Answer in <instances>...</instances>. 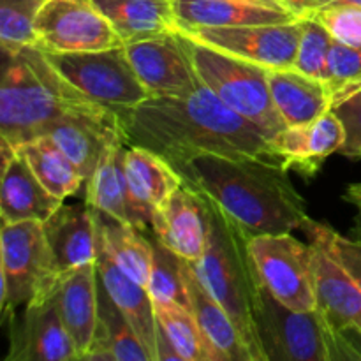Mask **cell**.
<instances>
[{
    "mask_svg": "<svg viewBox=\"0 0 361 361\" xmlns=\"http://www.w3.org/2000/svg\"><path fill=\"white\" fill-rule=\"evenodd\" d=\"M201 200L207 212V247L201 259L190 264L236 324L252 361H267L257 330L264 284L250 254V236L212 201Z\"/></svg>",
    "mask_w": 361,
    "mask_h": 361,
    "instance_id": "4",
    "label": "cell"
},
{
    "mask_svg": "<svg viewBox=\"0 0 361 361\" xmlns=\"http://www.w3.org/2000/svg\"><path fill=\"white\" fill-rule=\"evenodd\" d=\"M277 2L286 11H289L296 20H302V18L312 16L319 9L337 2V0H277Z\"/></svg>",
    "mask_w": 361,
    "mask_h": 361,
    "instance_id": "39",
    "label": "cell"
},
{
    "mask_svg": "<svg viewBox=\"0 0 361 361\" xmlns=\"http://www.w3.org/2000/svg\"><path fill=\"white\" fill-rule=\"evenodd\" d=\"M83 361H152L129 321L99 281V321Z\"/></svg>",
    "mask_w": 361,
    "mask_h": 361,
    "instance_id": "27",
    "label": "cell"
},
{
    "mask_svg": "<svg viewBox=\"0 0 361 361\" xmlns=\"http://www.w3.org/2000/svg\"><path fill=\"white\" fill-rule=\"evenodd\" d=\"M309 233L310 242H316L323 247L335 261L342 267V270L358 284L361 289V242L356 238H348L344 235H338L337 231L326 224H319L316 221H310L305 228Z\"/></svg>",
    "mask_w": 361,
    "mask_h": 361,
    "instance_id": "35",
    "label": "cell"
},
{
    "mask_svg": "<svg viewBox=\"0 0 361 361\" xmlns=\"http://www.w3.org/2000/svg\"><path fill=\"white\" fill-rule=\"evenodd\" d=\"M157 326L182 361H226L197 324L192 310L176 302H154Z\"/></svg>",
    "mask_w": 361,
    "mask_h": 361,
    "instance_id": "30",
    "label": "cell"
},
{
    "mask_svg": "<svg viewBox=\"0 0 361 361\" xmlns=\"http://www.w3.org/2000/svg\"><path fill=\"white\" fill-rule=\"evenodd\" d=\"M178 32L267 69H291L302 37V20L275 25L180 28Z\"/></svg>",
    "mask_w": 361,
    "mask_h": 361,
    "instance_id": "11",
    "label": "cell"
},
{
    "mask_svg": "<svg viewBox=\"0 0 361 361\" xmlns=\"http://www.w3.org/2000/svg\"><path fill=\"white\" fill-rule=\"evenodd\" d=\"M62 203V200L53 196L42 185L20 150L7 164L2 166V189H0L2 222H44L59 210Z\"/></svg>",
    "mask_w": 361,
    "mask_h": 361,
    "instance_id": "22",
    "label": "cell"
},
{
    "mask_svg": "<svg viewBox=\"0 0 361 361\" xmlns=\"http://www.w3.org/2000/svg\"><path fill=\"white\" fill-rule=\"evenodd\" d=\"M55 281L51 254H49L42 222H2V233H0L2 319H14L18 310L44 298Z\"/></svg>",
    "mask_w": 361,
    "mask_h": 361,
    "instance_id": "6",
    "label": "cell"
},
{
    "mask_svg": "<svg viewBox=\"0 0 361 361\" xmlns=\"http://www.w3.org/2000/svg\"><path fill=\"white\" fill-rule=\"evenodd\" d=\"M123 175L129 192L133 224L145 231L169 197L183 185L180 173L166 159L137 145H127L123 152Z\"/></svg>",
    "mask_w": 361,
    "mask_h": 361,
    "instance_id": "13",
    "label": "cell"
},
{
    "mask_svg": "<svg viewBox=\"0 0 361 361\" xmlns=\"http://www.w3.org/2000/svg\"><path fill=\"white\" fill-rule=\"evenodd\" d=\"M48 59L74 88L120 118L150 99L137 80L126 46L85 53H48Z\"/></svg>",
    "mask_w": 361,
    "mask_h": 361,
    "instance_id": "7",
    "label": "cell"
},
{
    "mask_svg": "<svg viewBox=\"0 0 361 361\" xmlns=\"http://www.w3.org/2000/svg\"><path fill=\"white\" fill-rule=\"evenodd\" d=\"M46 0H0V46L2 53H16L25 46H37L39 13Z\"/></svg>",
    "mask_w": 361,
    "mask_h": 361,
    "instance_id": "32",
    "label": "cell"
},
{
    "mask_svg": "<svg viewBox=\"0 0 361 361\" xmlns=\"http://www.w3.org/2000/svg\"><path fill=\"white\" fill-rule=\"evenodd\" d=\"M101 108L59 73L41 46L4 53L0 137L13 147L44 136L63 116Z\"/></svg>",
    "mask_w": 361,
    "mask_h": 361,
    "instance_id": "3",
    "label": "cell"
},
{
    "mask_svg": "<svg viewBox=\"0 0 361 361\" xmlns=\"http://www.w3.org/2000/svg\"><path fill=\"white\" fill-rule=\"evenodd\" d=\"M123 46L178 32L173 0H94Z\"/></svg>",
    "mask_w": 361,
    "mask_h": 361,
    "instance_id": "25",
    "label": "cell"
},
{
    "mask_svg": "<svg viewBox=\"0 0 361 361\" xmlns=\"http://www.w3.org/2000/svg\"><path fill=\"white\" fill-rule=\"evenodd\" d=\"M97 274L102 288L108 291L113 302L116 303L130 326L136 331L137 338L145 345L152 361H157L159 328L154 310V300L148 293L147 286L130 279L109 254L97 242Z\"/></svg>",
    "mask_w": 361,
    "mask_h": 361,
    "instance_id": "21",
    "label": "cell"
},
{
    "mask_svg": "<svg viewBox=\"0 0 361 361\" xmlns=\"http://www.w3.org/2000/svg\"><path fill=\"white\" fill-rule=\"evenodd\" d=\"M44 136L51 137L62 148L85 180L90 178L102 155L116 141H127L122 118L108 108L63 116L49 127Z\"/></svg>",
    "mask_w": 361,
    "mask_h": 361,
    "instance_id": "14",
    "label": "cell"
},
{
    "mask_svg": "<svg viewBox=\"0 0 361 361\" xmlns=\"http://www.w3.org/2000/svg\"><path fill=\"white\" fill-rule=\"evenodd\" d=\"M356 215H355V224H353V229H351V235L353 238L360 240L361 242V208H356Z\"/></svg>",
    "mask_w": 361,
    "mask_h": 361,
    "instance_id": "41",
    "label": "cell"
},
{
    "mask_svg": "<svg viewBox=\"0 0 361 361\" xmlns=\"http://www.w3.org/2000/svg\"><path fill=\"white\" fill-rule=\"evenodd\" d=\"M261 281L282 305L300 312L316 310L312 245L291 233L252 236L249 242Z\"/></svg>",
    "mask_w": 361,
    "mask_h": 361,
    "instance_id": "8",
    "label": "cell"
},
{
    "mask_svg": "<svg viewBox=\"0 0 361 361\" xmlns=\"http://www.w3.org/2000/svg\"><path fill=\"white\" fill-rule=\"evenodd\" d=\"M247 2H254V4H261V6L267 7H274V9H284L277 0H247Z\"/></svg>",
    "mask_w": 361,
    "mask_h": 361,
    "instance_id": "42",
    "label": "cell"
},
{
    "mask_svg": "<svg viewBox=\"0 0 361 361\" xmlns=\"http://www.w3.org/2000/svg\"><path fill=\"white\" fill-rule=\"evenodd\" d=\"M182 271L189 307L208 341L224 355L226 361H252L236 324L224 307L204 289L189 261L183 259Z\"/></svg>",
    "mask_w": 361,
    "mask_h": 361,
    "instance_id": "26",
    "label": "cell"
},
{
    "mask_svg": "<svg viewBox=\"0 0 361 361\" xmlns=\"http://www.w3.org/2000/svg\"><path fill=\"white\" fill-rule=\"evenodd\" d=\"M152 231L182 259L200 261L207 247V212L200 194L183 183L155 215Z\"/></svg>",
    "mask_w": 361,
    "mask_h": 361,
    "instance_id": "20",
    "label": "cell"
},
{
    "mask_svg": "<svg viewBox=\"0 0 361 361\" xmlns=\"http://www.w3.org/2000/svg\"><path fill=\"white\" fill-rule=\"evenodd\" d=\"M7 361H78L80 353L49 296L23 309V319L13 321Z\"/></svg>",
    "mask_w": 361,
    "mask_h": 361,
    "instance_id": "15",
    "label": "cell"
},
{
    "mask_svg": "<svg viewBox=\"0 0 361 361\" xmlns=\"http://www.w3.org/2000/svg\"><path fill=\"white\" fill-rule=\"evenodd\" d=\"M126 51L150 97H183L203 85L180 32L130 42Z\"/></svg>",
    "mask_w": 361,
    "mask_h": 361,
    "instance_id": "12",
    "label": "cell"
},
{
    "mask_svg": "<svg viewBox=\"0 0 361 361\" xmlns=\"http://www.w3.org/2000/svg\"><path fill=\"white\" fill-rule=\"evenodd\" d=\"M345 141V129L334 109L314 122L284 127L270 140L275 154L288 171L302 176L316 175L330 155L338 154Z\"/></svg>",
    "mask_w": 361,
    "mask_h": 361,
    "instance_id": "16",
    "label": "cell"
},
{
    "mask_svg": "<svg viewBox=\"0 0 361 361\" xmlns=\"http://www.w3.org/2000/svg\"><path fill=\"white\" fill-rule=\"evenodd\" d=\"M312 18L330 32L334 41L348 46H361V6L337 0L317 11Z\"/></svg>",
    "mask_w": 361,
    "mask_h": 361,
    "instance_id": "37",
    "label": "cell"
},
{
    "mask_svg": "<svg viewBox=\"0 0 361 361\" xmlns=\"http://www.w3.org/2000/svg\"><path fill=\"white\" fill-rule=\"evenodd\" d=\"M328 87L334 94V104L361 90V46H348L334 41Z\"/></svg>",
    "mask_w": 361,
    "mask_h": 361,
    "instance_id": "36",
    "label": "cell"
},
{
    "mask_svg": "<svg viewBox=\"0 0 361 361\" xmlns=\"http://www.w3.org/2000/svg\"><path fill=\"white\" fill-rule=\"evenodd\" d=\"M344 200L349 201L351 204H355L356 208H361V183H353L345 189Z\"/></svg>",
    "mask_w": 361,
    "mask_h": 361,
    "instance_id": "40",
    "label": "cell"
},
{
    "mask_svg": "<svg viewBox=\"0 0 361 361\" xmlns=\"http://www.w3.org/2000/svg\"><path fill=\"white\" fill-rule=\"evenodd\" d=\"M338 2H348V4H356V6H361V0H338Z\"/></svg>",
    "mask_w": 361,
    "mask_h": 361,
    "instance_id": "43",
    "label": "cell"
},
{
    "mask_svg": "<svg viewBox=\"0 0 361 361\" xmlns=\"http://www.w3.org/2000/svg\"><path fill=\"white\" fill-rule=\"evenodd\" d=\"M122 123L127 143L155 152L173 168L201 154L282 166L270 140L207 85L183 97L147 99Z\"/></svg>",
    "mask_w": 361,
    "mask_h": 361,
    "instance_id": "1",
    "label": "cell"
},
{
    "mask_svg": "<svg viewBox=\"0 0 361 361\" xmlns=\"http://www.w3.org/2000/svg\"><path fill=\"white\" fill-rule=\"evenodd\" d=\"M127 145V141H116L102 155L87 180V203L115 221L133 224L129 192L123 175V152Z\"/></svg>",
    "mask_w": 361,
    "mask_h": 361,
    "instance_id": "29",
    "label": "cell"
},
{
    "mask_svg": "<svg viewBox=\"0 0 361 361\" xmlns=\"http://www.w3.org/2000/svg\"><path fill=\"white\" fill-rule=\"evenodd\" d=\"M94 214L99 245L130 279L147 286L150 279L152 259H154L152 242L141 235V229H137L136 226L115 221L95 208Z\"/></svg>",
    "mask_w": 361,
    "mask_h": 361,
    "instance_id": "28",
    "label": "cell"
},
{
    "mask_svg": "<svg viewBox=\"0 0 361 361\" xmlns=\"http://www.w3.org/2000/svg\"><path fill=\"white\" fill-rule=\"evenodd\" d=\"M35 34L37 46L48 53H85L123 46L94 0H46Z\"/></svg>",
    "mask_w": 361,
    "mask_h": 361,
    "instance_id": "10",
    "label": "cell"
},
{
    "mask_svg": "<svg viewBox=\"0 0 361 361\" xmlns=\"http://www.w3.org/2000/svg\"><path fill=\"white\" fill-rule=\"evenodd\" d=\"M180 28L242 27L295 21L289 11L274 9L247 0H173Z\"/></svg>",
    "mask_w": 361,
    "mask_h": 361,
    "instance_id": "24",
    "label": "cell"
},
{
    "mask_svg": "<svg viewBox=\"0 0 361 361\" xmlns=\"http://www.w3.org/2000/svg\"><path fill=\"white\" fill-rule=\"evenodd\" d=\"M310 245L317 296L316 309L324 317L334 351L337 337L361 331V289L323 247L316 242H310Z\"/></svg>",
    "mask_w": 361,
    "mask_h": 361,
    "instance_id": "17",
    "label": "cell"
},
{
    "mask_svg": "<svg viewBox=\"0 0 361 361\" xmlns=\"http://www.w3.org/2000/svg\"><path fill=\"white\" fill-rule=\"evenodd\" d=\"M267 361H331L330 335L319 310L300 312L282 305L264 286L257 312Z\"/></svg>",
    "mask_w": 361,
    "mask_h": 361,
    "instance_id": "9",
    "label": "cell"
},
{
    "mask_svg": "<svg viewBox=\"0 0 361 361\" xmlns=\"http://www.w3.org/2000/svg\"><path fill=\"white\" fill-rule=\"evenodd\" d=\"M335 113L345 129V141L338 154L348 159H361V90L334 104Z\"/></svg>",
    "mask_w": 361,
    "mask_h": 361,
    "instance_id": "38",
    "label": "cell"
},
{
    "mask_svg": "<svg viewBox=\"0 0 361 361\" xmlns=\"http://www.w3.org/2000/svg\"><path fill=\"white\" fill-rule=\"evenodd\" d=\"M18 150L27 159L42 185L59 200L66 201L69 196H74L83 183H87L76 164L49 136L28 141Z\"/></svg>",
    "mask_w": 361,
    "mask_h": 361,
    "instance_id": "31",
    "label": "cell"
},
{
    "mask_svg": "<svg viewBox=\"0 0 361 361\" xmlns=\"http://www.w3.org/2000/svg\"><path fill=\"white\" fill-rule=\"evenodd\" d=\"M183 183L212 201L247 235H279L305 229L307 203L279 164L201 154L175 166Z\"/></svg>",
    "mask_w": 361,
    "mask_h": 361,
    "instance_id": "2",
    "label": "cell"
},
{
    "mask_svg": "<svg viewBox=\"0 0 361 361\" xmlns=\"http://www.w3.org/2000/svg\"><path fill=\"white\" fill-rule=\"evenodd\" d=\"M180 35L201 83L212 88L229 108L252 122L268 140L284 129V120L271 99L268 83L270 69Z\"/></svg>",
    "mask_w": 361,
    "mask_h": 361,
    "instance_id": "5",
    "label": "cell"
},
{
    "mask_svg": "<svg viewBox=\"0 0 361 361\" xmlns=\"http://www.w3.org/2000/svg\"><path fill=\"white\" fill-rule=\"evenodd\" d=\"M271 99L286 127L314 122L330 111L334 94L324 81L291 69L268 71Z\"/></svg>",
    "mask_w": 361,
    "mask_h": 361,
    "instance_id": "23",
    "label": "cell"
},
{
    "mask_svg": "<svg viewBox=\"0 0 361 361\" xmlns=\"http://www.w3.org/2000/svg\"><path fill=\"white\" fill-rule=\"evenodd\" d=\"M46 296H49L59 310L80 353V360H85L94 342L99 321L97 263H88L56 277Z\"/></svg>",
    "mask_w": 361,
    "mask_h": 361,
    "instance_id": "18",
    "label": "cell"
},
{
    "mask_svg": "<svg viewBox=\"0 0 361 361\" xmlns=\"http://www.w3.org/2000/svg\"><path fill=\"white\" fill-rule=\"evenodd\" d=\"M334 37L316 18H302V37L296 53L295 69L328 83Z\"/></svg>",
    "mask_w": 361,
    "mask_h": 361,
    "instance_id": "34",
    "label": "cell"
},
{
    "mask_svg": "<svg viewBox=\"0 0 361 361\" xmlns=\"http://www.w3.org/2000/svg\"><path fill=\"white\" fill-rule=\"evenodd\" d=\"M48 240L55 277L95 263L97 259V224L90 204H60L59 210L42 222Z\"/></svg>",
    "mask_w": 361,
    "mask_h": 361,
    "instance_id": "19",
    "label": "cell"
},
{
    "mask_svg": "<svg viewBox=\"0 0 361 361\" xmlns=\"http://www.w3.org/2000/svg\"><path fill=\"white\" fill-rule=\"evenodd\" d=\"M152 245H154V259H152L150 279L147 284L152 300L154 302H176L183 307H189L182 271L183 259L176 256L171 249H168L161 240L155 238Z\"/></svg>",
    "mask_w": 361,
    "mask_h": 361,
    "instance_id": "33",
    "label": "cell"
}]
</instances>
